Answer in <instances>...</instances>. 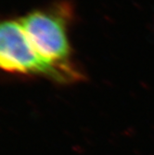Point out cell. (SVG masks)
<instances>
[{
	"label": "cell",
	"mask_w": 154,
	"mask_h": 155,
	"mask_svg": "<svg viewBox=\"0 0 154 155\" xmlns=\"http://www.w3.org/2000/svg\"><path fill=\"white\" fill-rule=\"evenodd\" d=\"M71 7L61 3L29 12L19 20L36 51L47 61L83 80L84 75L73 62L68 25Z\"/></svg>",
	"instance_id": "cell-1"
},
{
	"label": "cell",
	"mask_w": 154,
	"mask_h": 155,
	"mask_svg": "<svg viewBox=\"0 0 154 155\" xmlns=\"http://www.w3.org/2000/svg\"><path fill=\"white\" fill-rule=\"evenodd\" d=\"M0 69L30 75H42L60 83H74L79 77L56 66L36 51L19 21H0Z\"/></svg>",
	"instance_id": "cell-2"
}]
</instances>
